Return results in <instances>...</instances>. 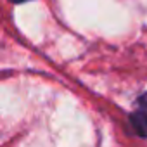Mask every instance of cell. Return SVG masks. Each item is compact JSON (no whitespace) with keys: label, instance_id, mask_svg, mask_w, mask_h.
<instances>
[{"label":"cell","instance_id":"6da1fadb","mask_svg":"<svg viewBox=\"0 0 147 147\" xmlns=\"http://www.w3.org/2000/svg\"><path fill=\"white\" fill-rule=\"evenodd\" d=\"M130 121L133 130L140 137H147V94H142L137 99L135 107L130 114Z\"/></svg>","mask_w":147,"mask_h":147},{"label":"cell","instance_id":"7a4b0ae2","mask_svg":"<svg viewBox=\"0 0 147 147\" xmlns=\"http://www.w3.org/2000/svg\"><path fill=\"white\" fill-rule=\"evenodd\" d=\"M9 2H12V4H23V2H28V0H9Z\"/></svg>","mask_w":147,"mask_h":147}]
</instances>
